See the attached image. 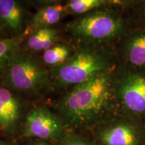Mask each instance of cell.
<instances>
[{"mask_svg": "<svg viewBox=\"0 0 145 145\" xmlns=\"http://www.w3.org/2000/svg\"><path fill=\"white\" fill-rule=\"evenodd\" d=\"M50 72L30 54L18 50L4 67V81L14 91L33 93L46 87L50 81Z\"/></svg>", "mask_w": 145, "mask_h": 145, "instance_id": "277c9868", "label": "cell"}, {"mask_svg": "<svg viewBox=\"0 0 145 145\" xmlns=\"http://www.w3.org/2000/svg\"><path fill=\"white\" fill-rule=\"evenodd\" d=\"M114 70L74 86L58 105L60 118L69 130H93L114 116L118 108Z\"/></svg>", "mask_w": 145, "mask_h": 145, "instance_id": "6da1fadb", "label": "cell"}, {"mask_svg": "<svg viewBox=\"0 0 145 145\" xmlns=\"http://www.w3.org/2000/svg\"><path fill=\"white\" fill-rule=\"evenodd\" d=\"M25 11L20 2L0 0V22L14 33H20L24 22Z\"/></svg>", "mask_w": 145, "mask_h": 145, "instance_id": "30bf717a", "label": "cell"}, {"mask_svg": "<svg viewBox=\"0 0 145 145\" xmlns=\"http://www.w3.org/2000/svg\"><path fill=\"white\" fill-rule=\"evenodd\" d=\"M122 55L128 68L145 69V30L134 32L125 37Z\"/></svg>", "mask_w": 145, "mask_h": 145, "instance_id": "9c48e42d", "label": "cell"}, {"mask_svg": "<svg viewBox=\"0 0 145 145\" xmlns=\"http://www.w3.org/2000/svg\"><path fill=\"white\" fill-rule=\"evenodd\" d=\"M67 30L79 40L97 46L125 35L127 24L124 18L114 10L100 8L67 24Z\"/></svg>", "mask_w": 145, "mask_h": 145, "instance_id": "3957f363", "label": "cell"}, {"mask_svg": "<svg viewBox=\"0 0 145 145\" xmlns=\"http://www.w3.org/2000/svg\"><path fill=\"white\" fill-rule=\"evenodd\" d=\"M61 145H97L95 140H91L72 130H66L61 140Z\"/></svg>", "mask_w": 145, "mask_h": 145, "instance_id": "2e32d148", "label": "cell"}, {"mask_svg": "<svg viewBox=\"0 0 145 145\" xmlns=\"http://www.w3.org/2000/svg\"><path fill=\"white\" fill-rule=\"evenodd\" d=\"M118 114L145 124V69L127 68L114 75Z\"/></svg>", "mask_w": 145, "mask_h": 145, "instance_id": "5b68a950", "label": "cell"}, {"mask_svg": "<svg viewBox=\"0 0 145 145\" xmlns=\"http://www.w3.org/2000/svg\"><path fill=\"white\" fill-rule=\"evenodd\" d=\"M114 66L111 51L88 45L76 51L63 64L53 67L50 78L61 87H74L102 72L114 70Z\"/></svg>", "mask_w": 145, "mask_h": 145, "instance_id": "7a4b0ae2", "label": "cell"}, {"mask_svg": "<svg viewBox=\"0 0 145 145\" xmlns=\"http://www.w3.org/2000/svg\"><path fill=\"white\" fill-rule=\"evenodd\" d=\"M97 145H145V124L117 114L93 130Z\"/></svg>", "mask_w": 145, "mask_h": 145, "instance_id": "8992f818", "label": "cell"}, {"mask_svg": "<svg viewBox=\"0 0 145 145\" xmlns=\"http://www.w3.org/2000/svg\"><path fill=\"white\" fill-rule=\"evenodd\" d=\"M118 1L105 0H71L65 4L67 12L78 14H86L92 11L105 8L108 4H118Z\"/></svg>", "mask_w": 145, "mask_h": 145, "instance_id": "4fadbf2b", "label": "cell"}, {"mask_svg": "<svg viewBox=\"0 0 145 145\" xmlns=\"http://www.w3.org/2000/svg\"><path fill=\"white\" fill-rule=\"evenodd\" d=\"M22 34L12 37L0 38V69L4 68L12 54L20 49Z\"/></svg>", "mask_w": 145, "mask_h": 145, "instance_id": "9a60e30c", "label": "cell"}, {"mask_svg": "<svg viewBox=\"0 0 145 145\" xmlns=\"http://www.w3.org/2000/svg\"><path fill=\"white\" fill-rule=\"evenodd\" d=\"M65 130L60 117L46 107L38 106L27 115L24 135L41 140H60Z\"/></svg>", "mask_w": 145, "mask_h": 145, "instance_id": "52a82bcc", "label": "cell"}, {"mask_svg": "<svg viewBox=\"0 0 145 145\" xmlns=\"http://www.w3.org/2000/svg\"><path fill=\"white\" fill-rule=\"evenodd\" d=\"M0 145H12V144H8V143H6L5 142H2V141H0Z\"/></svg>", "mask_w": 145, "mask_h": 145, "instance_id": "d6986e66", "label": "cell"}, {"mask_svg": "<svg viewBox=\"0 0 145 145\" xmlns=\"http://www.w3.org/2000/svg\"><path fill=\"white\" fill-rule=\"evenodd\" d=\"M144 13L145 14V7L144 8Z\"/></svg>", "mask_w": 145, "mask_h": 145, "instance_id": "ffe728a7", "label": "cell"}, {"mask_svg": "<svg viewBox=\"0 0 145 145\" xmlns=\"http://www.w3.org/2000/svg\"><path fill=\"white\" fill-rule=\"evenodd\" d=\"M71 50L65 44H56L43 53L42 59L45 64L56 67L65 63L71 56Z\"/></svg>", "mask_w": 145, "mask_h": 145, "instance_id": "5bb4252c", "label": "cell"}, {"mask_svg": "<svg viewBox=\"0 0 145 145\" xmlns=\"http://www.w3.org/2000/svg\"><path fill=\"white\" fill-rule=\"evenodd\" d=\"M28 145H50L48 143L45 142V140H38L35 142H32L29 143Z\"/></svg>", "mask_w": 145, "mask_h": 145, "instance_id": "e0dca14e", "label": "cell"}, {"mask_svg": "<svg viewBox=\"0 0 145 145\" xmlns=\"http://www.w3.org/2000/svg\"><path fill=\"white\" fill-rule=\"evenodd\" d=\"M67 12L66 5L53 4L46 5L40 9L30 19L28 30L32 32L40 28L51 27L61 20L63 16Z\"/></svg>", "mask_w": 145, "mask_h": 145, "instance_id": "8fae6325", "label": "cell"}, {"mask_svg": "<svg viewBox=\"0 0 145 145\" xmlns=\"http://www.w3.org/2000/svg\"><path fill=\"white\" fill-rule=\"evenodd\" d=\"M5 34V27L0 22V38H5L7 36H4Z\"/></svg>", "mask_w": 145, "mask_h": 145, "instance_id": "ac0fdd59", "label": "cell"}, {"mask_svg": "<svg viewBox=\"0 0 145 145\" xmlns=\"http://www.w3.org/2000/svg\"><path fill=\"white\" fill-rule=\"evenodd\" d=\"M22 112L20 99L11 89L0 88V129L10 132L16 128Z\"/></svg>", "mask_w": 145, "mask_h": 145, "instance_id": "ba28073f", "label": "cell"}, {"mask_svg": "<svg viewBox=\"0 0 145 145\" xmlns=\"http://www.w3.org/2000/svg\"><path fill=\"white\" fill-rule=\"evenodd\" d=\"M57 31L52 27L40 28L32 32L26 40V46L33 51H45L57 44Z\"/></svg>", "mask_w": 145, "mask_h": 145, "instance_id": "7c38bea8", "label": "cell"}]
</instances>
